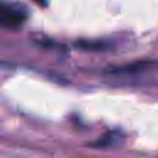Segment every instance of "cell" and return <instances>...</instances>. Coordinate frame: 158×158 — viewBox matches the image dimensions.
Instances as JSON below:
<instances>
[{
  "label": "cell",
  "mask_w": 158,
  "mask_h": 158,
  "mask_svg": "<svg viewBox=\"0 0 158 158\" xmlns=\"http://www.w3.org/2000/svg\"><path fill=\"white\" fill-rule=\"evenodd\" d=\"M117 142H118V135L116 132H107L101 138H99L95 143H91L90 146L95 148H104V147H110Z\"/></svg>",
  "instance_id": "cell-4"
},
{
  "label": "cell",
  "mask_w": 158,
  "mask_h": 158,
  "mask_svg": "<svg viewBox=\"0 0 158 158\" xmlns=\"http://www.w3.org/2000/svg\"><path fill=\"white\" fill-rule=\"evenodd\" d=\"M27 19V14L23 7L19 5L0 2V25L10 28L21 26Z\"/></svg>",
  "instance_id": "cell-1"
},
{
  "label": "cell",
  "mask_w": 158,
  "mask_h": 158,
  "mask_svg": "<svg viewBox=\"0 0 158 158\" xmlns=\"http://www.w3.org/2000/svg\"><path fill=\"white\" fill-rule=\"evenodd\" d=\"M33 1H36L38 5H41V6H46L47 5V0H33Z\"/></svg>",
  "instance_id": "cell-5"
},
{
  "label": "cell",
  "mask_w": 158,
  "mask_h": 158,
  "mask_svg": "<svg viewBox=\"0 0 158 158\" xmlns=\"http://www.w3.org/2000/svg\"><path fill=\"white\" fill-rule=\"evenodd\" d=\"M75 47L81 51H90V52H102L109 49V43L101 41H79L75 43Z\"/></svg>",
  "instance_id": "cell-2"
},
{
  "label": "cell",
  "mask_w": 158,
  "mask_h": 158,
  "mask_svg": "<svg viewBox=\"0 0 158 158\" xmlns=\"http://www.w3.org/2000/svg\"><path fill=\"white\" fill-rule=\"evenodd\" d=\"M151 65H152L151 62L139 60V62H133V63H130V64H125V65L117 67V68H115L111 72L112 73H135V72H139V70L147 69Z\"/></svg>",
  "instance_id": "cell-3"
}]
</instances>
